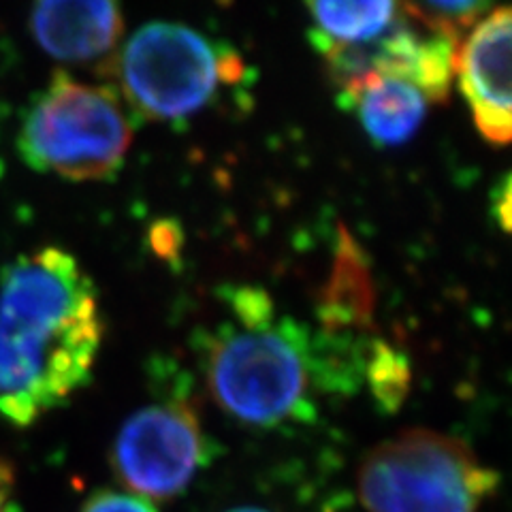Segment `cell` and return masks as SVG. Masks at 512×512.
Here are the masks:
<instances>
[{"instance_id":"6da1fadb","label":"cell","mask_w":512,"mask_h":512,"mask_svg":"<svg viewBox=\"0 0 512 512\" xmlns=\"http://www.w3.org/2000/svg\"><path fill=\"white\" fill-rule=\"evenodd\" d=\"M103 340L99 295L54 246L0 271V416L30 427L86 387Z\"/></svg>"},{"instance_id":"7a4b0ae2","label":"cell","mask_w":512,"mask_h":512,"mask_svg":"<svg viewBox=\"0 0 512 512\" xmlns=\"http://www.w3.org/2000/svg\"><path fill=\"white\" fill-rule=\"evenodd\" d=\"M229 316L205 333L201 359L214 402L248 427L308 423L316 395L348 393L338 348L276 310L256 286L224 288Z\"/></svg>"},{"instance_id":"3957f363","label":"cell","mask_w":512,"mask_h":512,"mask_svg":"<svg viewBox=\"0 0 512 512\" xmlns=\"http://www.w3.org/2000/svg\"><path fill=\"white\" fill-rule=\"evenodd\" d=\"M105 73L120 84L128 111L150 122H188L242 86L246 64L235 47L199 30L150 22L109 60Z\"/></svg>"},{"instance_id":"277c9868","label":"cell","mask_w":512,"mask_h":512,"mask_svg":"<svg viewBox=\"0 0 512 512\" xmlns=\"http://www.w3.org/2000/svg\"><path fill=\"white\" fill-rule=\"evenodd\" d=\"M131 141V118L118 90L58 71L30 103L18 150L32 171L71 182H103L116 178Z\"/></svg>"},{"instance_id":"5b68a950","label":"cell","mask_w":512,"mask_h":512,"mask_svg":"<svg viewBox=\"0 0 512 512\" xmlns=\"http://www.w3.org/2000/svg\"><path fill=\"white\" fill-rule=\"evenodd\" d=\"M500 476L457 438L408 429L380 442L359 466L357 489L367 512H478Z\"/></svg>"},{"instance_id":"8992f818","label":"cell","mask_w":512,"mask_h":512,"mask_svg":"<svg viewBox=\"0 0 512 512\" xmlns=\"http://www.w3.org/2000/svg\"><path fill=\"white\" fill-rule=\"evenodd\" d=\"M210 459L212 444L199 412L184 395L133 412L111 451L118 478L143 500H171L184 493Z\"/></svg>"},{"instance_id":"52a82bcc","label":"cell","mask_w":512,"mask_h":512,"mask_svg":"<svg viewBox=\"0 0 512 512\" xmlns=\"http://www.w3.org/2000/svg\"><path fill=\"white\" fill-rule=\"evenodd\" d=\"M459 45L434 35L406 18L399 5L393 26L370 43L325 54L331 84L344 92L367 75L410 84L427 103H446L451 96Z\"/></svg>"},{"instance_id":"ba28073f","label":"cell","mask_w":512,"mask_h":512,"mask_svg":"<svg viewBox=\"0 0 512 512\" xmlns=\"http://www.w3.org/2000/svg\"><path fill=\"white\" fill-rule=\"evenodd\" d=\"M512 11L493 9L457 50L455 71L478 133L491 146L510 141V39Z\"/></svg>"},{"instance_id":"9c48e42d","label":"cell","mask_w":512,"mask_h":512,"mask_svg":"<svg viewBox=\"0 0 512 512\" xmlns=\"http://www.w3.org/2000/svg\"><path fill=\"white\" fill-rule=\"evenodd\" d=\"M30 30L45 54L62 62L114 58L124 32L122 9L109 0H52L30 11Z\"/></svg>"},{"instance_id":"30bf717a","label":"cell","mask_w":512,"mask_h":512,"mask_svg":"<svg viewBox=\"0 0 512 512\" xmlns=\"http://www.w3.org/2000/svg\"><path fill=\"white\" fill-rule=\"evenodd\" d=\"M340 103L357 111L363 131L380 148L410 141L427 116V99L419 90L380 75H367L340 92Z\"/></svg>"},{"instance_id":"8fae6325","label":"cell","mask_w":512,"mask_h":512,"mask_svg":"<svg viewBox=\"0 0 512 512\" xmlns=\"http://www.w3.org/2000/svg\"><path fill=\"white\" fill-rule=\"evenodd\" d=\"M374 314V282L367 271L359 246L342 229L340 250L335 256L331 280L325 288V301L320 306L325 335L352 338V331H365L372 325Z\"/></svg>"},{"instance_id":"7c38bea8","label":"cell","mask_w":512,"mask_h":512,"mask_svg":"<svg viewBox=\"0 0 512 512\" xmlns=\"http://www.w3.org/2000/svg\"><path fill=\"white\" fill-rule=\"evenodd\" d=\"M310 41L320 54L346 50L378 39L399 18V5L387 0L365 3H310Z\"/></svg>"},{"instance_id":"4fadbf2b","label":"cell","mask_w":512,"mask_h":512,"mask_svg":"<svg viewBox=\"0 0 512 512\" xmlns=\"http://www.w3.org/2000/svg\"><path fill=\"white\" fill-rule=\"evenodd\" d=\"M363 378L382 410L395 412L410 391V361L387 342H374L367 348Z\"/></svg>"},{"instance_id":"5bb4252c","label":"cell","mask_w":512,"mask_h":512,"mask_svg":"<svg viewBox=\"0 0 512 512\" xmlns=\"http://www.w3.org/2000/svg\"><path fill=\"white\" fill-rule=\"evenodd\" d=\"M402 11L414 24L461 45V41L466 39V32L474 28L480 18L491 13L493 7L489 3H470V0H461V3L421 0V3H404Z\"/></svg>"},{"instance_id":"9a60e30c","label":"cell","mask_w":512,"mask_h":512,"mask_svg":"<svg viewBox=\"0 0 512 512\" xmlns=\"http://www.w3.org/2000/svg\"><path fill=\"white\" fill-rule=\"evenodd\" d=\"M82 512H156V508L139 495L120 491H96L84 504Z\"/></svg>"},{"instance_id":"2e32d148","label":"cell","mask_w":512,"mask_h":512,"mask_svg":"<svg viewBox=\"0 0 512 512\" xmlns=\"http://www.w3.org/2000/svg\"><path fill=\"white\" fill-rule=\"evenodd\" d=\"M0 512H20L15 470L7 459L0 457Z\"/></svg>"},{"instance_id":"e0dca14e","label":"cell","mask_w":512,"mask_h":512,"mask_svg":"<svg viewBox=\"0 0 512 512\" xmlns=\"http://www.w3.org/2000/svg\"><path fill=\"white\" fill-rule=\"evenodd\" d=\"M495 220L500 222V227L508 231L510 224V178L504 175L502 184L495 188Z\"/></svg>"},{"instance_id":"ac0fdd59","label":"cell","mask_w":512,"mask_h":512,"mask_svg":"<svg viewBox=\"0 0 512 512\" xmlns=\"http://www.w3.org/2000/svg\"><path fill=\"white\" fill-rule=\"evenodd\" d=\"M229 512H267L263 508H235V510H229Z\"/></svg>"}]
</instances>
